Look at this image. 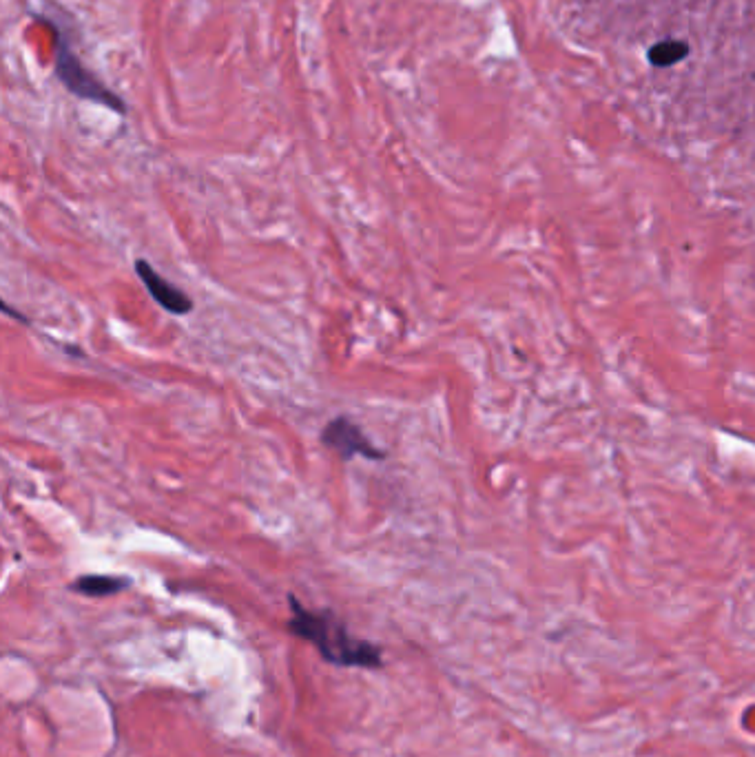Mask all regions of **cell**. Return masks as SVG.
<instances>
[{
  "mask_svg": "<svg viewBox=\"0 0 755 757\" xmlns=\"http://www.w3.org/2000/svg\"><path fill=\"white\" fill-rule=\"evenodd\" d=\"M131 585L129 578L122 576H100V574H89V576H80L71 583V591L76 594L89 596V598H107V596H116L120 591H124Z\"/></svg>",
  "mask_w": 755,
  "mask_h": 757,
  "instance_id": "obj_5",
  "label": "cell"
},
{
  "mask_svg": "<svg viewBox=\"0 0 755 757\" xmlns=\"http://www.w3.org/2000/svg\"><path fill=\"white\" fill-rule=\"evenodd\" d=\"M689 43L687 40H678V38H667L660 40V43L651 45L647 49V62L651 67L656 69H669L678 65V62L689 58Z\"/></svg>",
  "mask_w": 755,
  "mask_h": 757,
  "instance_id": "obj_6",
  "label": "cell"
},
{
  "mask_svg": "<svg viewBox=\"0 0 755 757\" xmlns=\"http://www.w3.org/2000/svg\"><path fill=\"white\" fill-rule=\"evenodd\" d=\"M291 600L293 618L288 629L297 638L313 642L319 656L337 667L377 669L381 665V649L368 640L355 638L341 622L328 611H310L295 596Z\"/></svg>",
  "mask_w": 755,
  "mask_h": 757,
  "instance_id": "obj_1",
  "label": "cell"
},
{
  "mask_svg": "<svg viewBox=\"0 0 755 757\" xmlns=\"http://www.w3.org/2000/svg\"><path fill=\"white\" fill-rule=\"evenodd\" d=\"M56 31V49H54V74L56 78L65 85V89L80 100L87 102H96L100 107H107L113 113H120L124 116L127 113V105H124L122 98L116 96L105 82L96 78L91 71L82 65V60L74 54V49L69 47L65 38L60 36V31Z\"/></svg>",
  "mask_w": 755,
  "mask_h": 757,
  "instance_id": "obj_2",
  "label": "cell"
},
{
  "mask_svg": "<svg viewBox=\"0 0 755 757\" xmlns=\"http://www.w3.org/2000/svg\"><path fill=\"white\" fill-rule=\"evenodd\" d=\"M136 273L142 279V284L147 286L149 295L158 302L167 313L171 315H189L193 310V299L180 290L175 284H171L169 279H164L155 268L144 262V259H138L136 262Z\"/></svg>",
  "mask_w": 755,
  "mask_h": 757,
  "instance_id": "obj_4",
  "label": "cell"
},
{
  "mask_svg": "<svg viewBox=\"0 0 755 757\" xmlns=\"http://www.w3.org/2000/svg\"><path fill=\"white\" fill-rule=\"evenodd\" d=\"M322 443L328 445L330 450H335L344 461L355 459V456H364V459L370 461L386 459V452L379 450L377 445L361 432L359 425L350 421L348 417H337L330 421L322 430Z\"/></svg>",
  "mask_w": 755,
  "mask_h": 757,
  "instance_id": "obj_3",
  "label": "cell"
}]
</instances>
